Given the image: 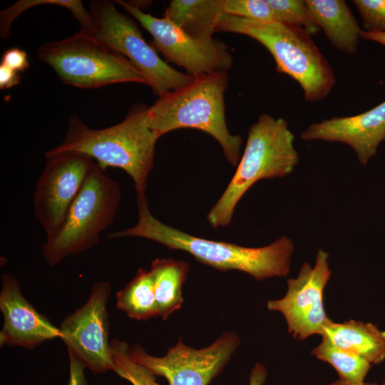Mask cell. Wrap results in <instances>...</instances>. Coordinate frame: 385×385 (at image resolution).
Segmentation results:
<instances>
[{
  "label": "cell",
  "mask_w": 385,
  "mask_h": 385,
  "mask_svg": "<svg viewBox=\"0 0 385 385\" xmlns=\"http://www.w3.org/2000/svg\"><path fill=\"white\" fill-rule=\"evenodd\" d=\"M52 4L68 9L79 22L81 29L93 32V18L79 0H21L0 13V34L3 38L9 36L10 26L14 20L26 10L38 5Z\"/></svg>",
  "instance_id": "obj_22"
},
{
  "label": "cell",
  "mask_w": 385,
  "mask_h": 385,
  "mask_svg": "<svg viewBox=\"0 0 385 385\" xmlns=\"http://www.w3.org/2000/svg\"><path fill=\"white\" fill-rule=\"evenodd\" d=\"M147 110L144 104L133 105L123 121L103 129H91L72 115L62 142L47 152L85 153L103 171L108 167L123 170L134 181L136 192H145L158 139L149 127Z\"/></svg>",
  "instance_id": "obj_2"
},
{
  "label": "cell",
  "mask_w": 385,
  "mask_h": 385,
  "mask_svg": "<svg viewBox=\"0 0 385 385\" xmlns=\"http://www.w3.org/2000/svg\"><path fill=\"white\" fill-rule=\"evenodd\" d=\"M121 191L118 183L96 164L72 203L62 228L43 243L42 255L50 267L78 255L100 241V235L113 221Z\"/></svg>",
  "instance_id": "obj_6"
},
{
  "label": "cell",
  "mask_w": 385,
  "mask_h": 385,
  "mask_svg": "<svg viewBox=\"0 0 385 385\" xmlns=\"http://www.w3.org/2000/svg\"><path fill=\"white\" fill-rule=\"evenodd\" d=\"M224 14L261 21H276L267 0H223Z\"/></svg>",
  "instance_id": "obj_25"
},
{
  "label": "cell",
  "mask_w": 385,
  "mask_h": 385,
  "mask_svg": "<svg viewBox=\"0 0 385 385\" xmlns=\"http://www.w3.org/2000/svg\"><path fill=\"white\" fill-rule=\"evenodd\" d=\"M227 86V72H214L195 77L184 87L158 96L148 107L150 128L158 138L181 128L204 131L218 142L227 161L237 165L242 139L240 135H232L226 123L225 93Z\"/></svg>",
  "instance_id": "obj_3"
},
{
  "label": "cell",
  "mask_w": 385,
  "mask_h": 385,
  "mask_svg": "<svg viewBox=\"0 0 385 385\" xmlns=\"http://www.w3.org/2000/svg\"><path fill=\"white\" fill-rule=\"evenodd\" d=\"M328 258L327 252L318 250L314 266L304 262L297 277L287 279L284 296L267 302L269 310L283 315L289 333L298 340L322 335L330 320L324 304V289L332 275Z\"/></svg>",
  "instance_id": "obj_13"
},
{
  "label": "cell",
  "mask_w": 385,
  "mask_h": 385,
  "mask_svg": "<svg viewBox=\"0 0 385 385\" xmlns=\"http://www.w3.org/2000/svg\"><path fill=\"white\" fill-rule=\"evenodd\" d=\"M365 31H385V0H354Z\"/></svg>",
  "instance_id": "obj_26"
},
{
  "label": "cell",
  "mask_w": 385,
  "mask_h": 385,
  "mask_svg": "<svg viewBox=\"0 0 385 385\" xmlns=\"http://www.w3.org/2000/svg\"><path fill=\"white\" fill-rule=\"evenodd\" d=\"M267 374V369L263 364H255L251 369L249 385H263L266 381Z\"/></svg>",
  "instance_id": "obj_30"
},
{
  "label": "cell",
  "mask_w": 385,
  "mask_h": 385,
  "mask_svg": "<svg viewBox=\"0 0 385 385\" xmlns=\"http://www.w3.org/2000/svg\"><path fill=\"white\" fill-rule=\"evenodd\" d=\"M190 272L188 263L172 258H158L149 270L158 307V317L166 320L183 303L182 287Z\"/></svg>",
  "instance_id": "obj_19"
},
{
  "label": "cell",
  "mask_w": 385,
  "mask_h": 385,
  "mask_svg": "<svg viewBox=\"0 0 385 385\" xmlns=\"http://www.w3.org/2000/svg\"><path fill=\"white\" fill-rule=\"evenodd\" d=\"M69 356V376L67 385H88L85 375L86 366L71 352Z\"/></svg>",
  "instance_id": "obj_28"
},
{
  "label": "cell",
  "mask_w": 385,
  "mask_h": 385,
  "mask_svg": "<svg viewBox=\"0 0 385 385\" xmlns=\"http://www.w3.org/2000/svg\"><path fill=\"white\" fill-rule=\"evenodd\" d=\"M315 22L332 44L348 54L356 51L361 29L344 0H305Z\"/></svg>",
  "instance_id": "obj_16"
},
{
  "label": "cell",
  "mask_w": 385,
  "mask_h": 385,
  "mask_svg": "<svg viewBox=\"0 0 385 385\" xmlns=\"http://www.w3.org/2000/svg\"><path fill=\"white\" fill-rule=\"evenodd\" d=\"M223 0H172L165 16L189 36L198 39L212 38L224 14Z\"/></svg>",
  "instance_id": "obj_18"
},
{
  "label": "cell",
  "mask_w": 385,
  "mask_h": 385,
  "mask_svg": "<svg viewBox=\"0 0 385 385\" xmlns=\"http://www.w3.org/2000/svg\"><path fill=\"white\" fill-rule=\"evenodd\" d=\"M138 220L129 228L113 232L108 238L138 237L158 242L170 250L187 252L197 261L220 271L238 270L255 279L283 277L290 272L294 246L282 236L261 247H246L185 233L156 219L150 212L145 192H137Z\"/></svg>",
  "instance_id": "obj_1"
},
{
  "label": "cell",
  "mask_w": 385,
  "mask_h": 385,
  "mask_svg": "<svg viewBox=\"0 0 385 385\" xmlns=\"http://www.w3.org/2000/svg\"><path fill=\"white\" fill-rule=\"evenodd\" d=\"M1 65L16 72H22L29 67L26 53L16 47L6 50L1 56Z\"/></svg>",
  "instance_id": "obj_27"
},
{
  "label": "cell",
  "mask_w": 385,
  "mask_h": 385,
  "mask_svg": "<svg viewBox=\"0 0 385 385\" xmlns=\"http://www.w3.org/2000/svg\"><path fill=\"white\" fill-rule=\"evenodd\" d=\"M305 141L324 140L350 146L361 165H366L385 140V101L361 113L332 117L314 123L304 130Z\"/></svg>",
  "instance_id": "obj_15"
},
{
  "label": "cell",
  "mask_w": 385,
  "mask_h": 385,
  "mask_svg": "<svg viewBox=\"0 0 385 385\" xmlns=\"http://www.w3.org/2000/svg\"><path fill=\"white\" fill-rule=\"evenodd\" d=\"M116 307L130 318L138 321L158 317L149 270L139 269L135 277L116 293Z\"/></svg>",
  "instance_id": "obj_20"
},
{
  "label": "cell",
  "mask_w": 385,
  "mask_h": 385,
  "mask_svg": "<svg viewBox=\"0 0 385 385\" xmlns=\"http://www.w3.org/2000/svg\"><path fill=\"white\" fill-rule=\"evenodd\" d=\"M46 158L33 195V210L49 240L62 228L72 203L96 164L89 155L75 151L46 152Z\"/></svg>",
  "instance_id": "obj_11"
},
{
  "label": "cell",
  "mask_w": 385,
  "mask_h": 385,
  "mask_svg": "<svg viewBox=\"0 0 385 385\" xmlns=\"http://www.w3.org/2000/svg\"><path fill=\"white\" fill-rule=\"evenodd\" d=\"M240 345L239 336L227 331L210 345L198 349L184 344L180 338L163 356L149 354L138 344L129 346V355L155 376L165 378L168 385H208Z\"/></svg>",
  "instance_id": "obj_10"
},
{
  "label": "cell",
  "mask_w": 385,
  "mask_h": 385,
  "mask_svg": "<svg viewBox=\"0 0 385 385\" xmlns=\"http://www.w3.org/2000/svg\"><path fill=\"white\" fill-rule=\"evenodd\" d=\"M311 354L327 362L337 371L339 379L351 384L364 382L371 364L363 357L334 345L326 337L312 349Z\"/></svg>",
  "instance_id": "obj_21"
},
{
  "label": "cell",
  "mask_w": 385,
  "mask_h": 385,
  "mask_svg": "<svg viewBox=\"0 0 385 385\" xmlns=\"http://www.w3.org/2000/svg\"><path fill=\"white\" fill-rule=\"evenodd\" d=\"M0 310L4 320L1 346L6 344L31 349L46 340L61 337L59 328L24 297L19 282L11 273L1 277Z\"/></svg>",
  "instance_id": "obj_14"
},
{
  "label": "cell",
  "mask_w": 385,
  "mask_h": 385,
  "mask_svg": "<svg viewBox=\"0 0 385 385\" xmlns=\"http://www.w3.org/2000/svg\"><path fill=\"white\" fill-rule=\"evenodd\" d=\"M38 56L63 83L75 87L96 88L129 82L148 85L127 58L82 29L61 41L43 43Z\"/></svg>",
  "instance_id": "obj_7"
},
{
  "label": "cell",
  "mask_w": 385,
  "mask_h": 385,
  "mask_svg": "<svg viewBox=\"0 0 385 385\" xmlns=\"http://www.w3.org/2000/svg\"><path fill=\"white\" fill-rule=\"evenodd\" d=\"M217 31L247 36L263 45L276 63V69L296 81L306 101L327 97L336 80L327 59L305 30L278 21H261L223 14Z\"/></svg>",
  "instance_id": "obj_4"
},
{
  "label": "cell",
  "mask_w": 385,
  "mask_h": 385,
  "mask_svg": "<svg viewBox=\"0 0 385 385\" xmlns=\"http://www.w3.org/2000/svg\"><path fill=\"white\" fill-rule=\"evenodd\" d=\"M361 37L379 43L385 46V31L383 32H368L363 31L361 33Z\"/></svg>",
  "instance_id": "obj_31"
},
{
  "label": "cell",
  "mask_w": 385,
  "mask_h": 385,
  "mask_svg": "<svg viewBox=\"0 0 385 385\" xmlns=\"http://www.w3.org/2000/svg\"><path fill=\"white\" fill-rule=\"evenodd\" d=\"M321 336L371 364H379L385 360V331L372 323L352 319L338 323L330 319Z\"/></svg>",
  "instance_id": "obj_17"
},
{
  "label": "cell",
  "mask_w": 385,
  "mask_h": 385,
  "mask_svg": "<svg viewBox=\"0 0 385 385\" xmlns=\"http://www.w3.org/2000/svg\"><path fill=\"white\" fill-rule=\"evenodd\" d=\"M21 81L19 73L0 64V88L1 90L10 88Z\"/></svg>",
  "instance_id": "obj_29"
},
{
  "label": "cell",
  "mask_w": 385,
  "mask_h": 385,
  "mask_svg": "<svg viewBox=\"0 0 385 385\" xmlns=\"http://www.w3.org/2000/svg\"><path fill=\"white\" fill-rule=\"evenodd\" d=\"M111 284L101 280L93 284L86 302L61 322V339L71 352L92 372L114 371L107 311Z\"/></svg>",
  "instance_id": "obj_12"
},
{
  "label": "cell",
  "mask_w": 385,
  "mask_h": 385,
  "mask_svg": "<svg viewBox=\"0 0 385 385\" xmlns=\"http://www.w3.org/2000/svg\"><path fill=\"white\" fill-rule=\"evenodd\" d=\"M129 345L124 341H111L114 372L132 385H160L148 369L134 361L129 355Z\"/></svg>",
  "instance_id": "obj_23"
},
{
  "label": "cell",
  "mask_w": 385,
  "mask_h": 385,
  "mask_svg": "<svg viewBox=\"0 0 385 385\" xmlns=\"http://www.w3.org/2000/svg\"><path fill=\"white\" fill-rule=\"evenodd\" d=\"M267 2L276 21L302 29L312 36L321 31L305 0H267Z\"/></svg>",
  "instance_id": "obj_24"
},
{
  "label": "cell",
  "mask_w": 385,
  "mask_h": 385,
  "mask_svg": "<svg viewBox=\"0 0 385 385\" xmlns=\"http://www.w3.org/2000/svg\"><path fill=\"white\" fill-rule=\"evenodd\" d=\"M381 385H385V381H384V382Z\"/></svg>",
  "instance_id": "obj_33"
},
{
  "label": "cell",
  "mask_w": 385,
  "mask_h": 385,
  "mask_svg": "<svg viewBox=\"0 0 385 385\" xmlns=\"http://www.w3.org/2000/svg\"><path fill=\"white\" fill-rule=\"evenodd\" d=\"M294 141V134L284 119L267 113L259 116L249 128L235 173L207 214V221L213 228L230 223L236 205L256 182L292 173L299 160Z\"/></svg>",
  "instance_id": "obj_5"
},
{
  "label": "cell",
  "mask_w": 385,
  "mask_h": 385,
  "mask_svg": "<svg viewBox=\"0 0 385 385\" xmlns=\"http://www.w3.org/2000/svg\"><path fill=\"white\" fill-rule=\"evenodd\" d=\"M329 385H379L376 383L363 382L361 384H351L349 382L343 381L340 379L331 383Z\"/></svg>",
  "instance_id": "obj_32"
},
{
  "label": "cell",
  "mask_w": 385,
  "mask_h": 385,
  "mask_svg": "<svg viewBox=\"0 0 385 385\" xmlns=\"http://www.w3.org/2000/svg\"><path fill=\"white\" fill-rule=\"evenodd\" d=\"M89 12L94 35L101 41L127 58L144 76L155 96L178 90L194 77L170 66L155 48L143 38L137 24L118 11L114 1H93Z\"/></svg>",
  "instance_id": "obj_8"
},
{
  "label": "cell",
  "mask_w": 385,
  "mask_h": 385,
  "mask_svg": "<svg viewBox=\"0 0 385 385\" xmlns=\"http://www.w3.org/2000/svg\"><path fill=\"white\" fill-rule=\"evenodd\" d=\"M134 17L153 36L151 45L165 61L183 68L188 74L197 77L214 72L227 71L233 58L222 41L195 38L171 22L166 16L157 18L145 13L135 3L115 1Z\"/></svg>",
  "instance_id": "obj_9"
}]
</instances>
